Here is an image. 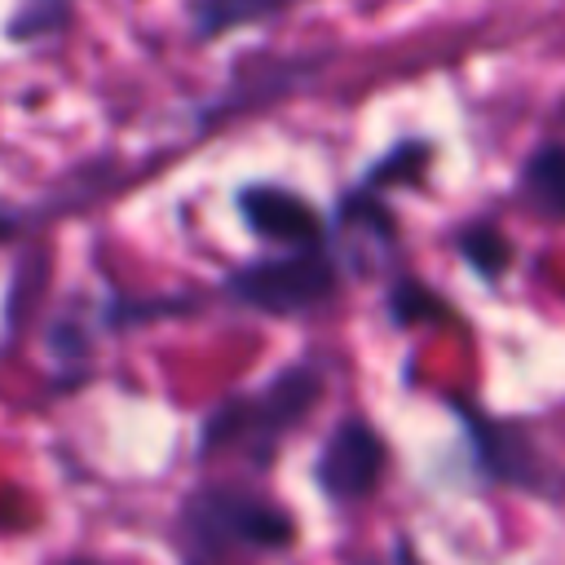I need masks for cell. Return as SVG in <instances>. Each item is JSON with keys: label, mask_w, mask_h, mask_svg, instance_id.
Instances as JSON below:
<instances>
[{"label": "cell", "mask_w": 565, "mask_h": 565, "mask_svg": "<svg viewBox=\"0 0 565 565\" xmlns=\"http://www.w3.org/2000/svg\"><path fill=\"white\" fill-rule=\"evenodd\" d=\"M296 0H190V22L199 40H221L230 31H243L252 22H265L282 13Z\"/></svg>", "instance_id": "obj_8"}, {"label": "cell", "mask_w": 565, "mask_h": 565, "mask_svg": "<svg viewBox=\"0 0 565 565\" xmlns=\"http://www.w3.org/2000/svg\"><path fill=\"white\" fill-rule=\"evenodd\" d=\"M384 309H388V322H393V327L450 322V318H455V305H450V300H441L433 287H424L415 274L393 278V287H388V296H384Z\"/></svg>", "instance_id": "obj_10"}, {"label": "cell", "mask_w": 565, "mask_h": 565, "mask_svg": "<svg viewBox=\"0 0 565 565\" xmlns=\"http://www.w3.org/2000/svg\"><path fill=\"white\" fill-rule=\"evenodd\" d=\"M62 565H102V561H93V556H71V561H62Z\"/></svg>", "instance_id": "obj_13"}, {"label": "cell", "mask_w": 565, "mask_h": 565, "mask_svg": "<svg viewBox=\"0 0 565 565\" xmlns=\"http://www.w3.org/2000/svg\"><path fill=\"white\" fill-rule=\"evenodd\" d=\"M322 393H327V366L318 358H300V362L282 366L278 375H269L260 388L221 397L203 415V424H199L194 455L199 459L234 455L252 472L274 468L287 433L300 419L313 415V406L322 402Z\"/></svg>", "instance_id": "obj_2"}, {"label": "cell", "mask_w": 565, "mask_h": 565, "mask_svg": "<svg viewBox=\"0 0 565 565\" xmlns=\"http://www.w3.org/2000/svg\"><path fill=\"white\" fill-rule=\"evenodd\" d=\"M18 230H22V216L13 207H0V243H9Z\"/></svg>", "instance_id": "obj_12"}, {"label": "cell", "mask_w": 565, "mask_h": 565, "mask_svg": "<svg viewBox=\"0 0 565 565\" xmlns=\"http://www.w3.org/2000/svg\"><path fill=\"white\" fill-rule=\"evenodd\" d=\"M455 247H459V260H463L477 278H486V282H499V278L508 274L512 256H516L512 243L503 238V230L490 225V221H472V225H463L459 238H455Z\"/></svg>", "instance_id": "obj_9"}, {"label": "cell", "mask_w": 565, "mask_h": 565, "mask_svg": "<svg viewBox=\"0 0 565 565\" xmlns=\"http://www.w3.org/2000/svg\"><path fill=\"white\" fill-rule=\"evenodd\" d=\"M446 406L455 411V419L472 446V463L486 481L516 486V490H547L543 450L521 419H499L468 397H446Z\"/></svg>", "instance_id": "obj_4"}, {"label": "cell", "mask_w": 565, "mask_h": 565, "mask_svg": "<svg viewBox=\"0 0 565 565\" xmlns=\"http://www.w3.org/2000/svg\"><path fill=\"white\" fill-rule=\"evenodd\" d=\"M181 565H260L296 547V516L247 486L203 481L177 508Z\"/></svg>", "instance_id": "obj_1"}, {"label": "cell", "mask_w": 565, "mask_h": 565, "mask_svg": "<svg viewBox=\"0 0 565 565\" xmlns=\"http://www.w3.org/2000/svg\"><path fill=\"white\" fill-rule=\"evenodd\" d=\"M340 260L335 243L313 247H278L274 256H256L225 274V296L265 318H305L335 300Z\"/></svg>", "instance_id": "obj_3"}, {"label": "cell", "mask_w": 565, "mask_h": 565, "mask_svg": "<svg viewBox=\"0 0 565 565\" xmlns=\"http://www.w3.org/2000/svg\"><path fill=\"white\" fill-rule=\"evenodd\" d=\"M384 472H388V441L362 415H344L327 433V441L318 446V459H313V481L331 503L371 499L380 490Z\"/></svg>", "instance_id": "obj_5"}, {"label": "cell", "mask_w": 565, "mask_h": 565, "mask_svg": "<svg viewBox=\"0 0 565 565\" xmlns=\"http://www.w3.org/2000/svg\"><path fill=\"white\" fill-rule=\"evenodd\" d=\"M358 565H380V561H358Z\"/></svg>", "instance_id": "obj_14"}, {"label": "cell", "mask_w": 565, "mask_h": 565, "mask_svg": "<svg viewBox=\"0 0 565 565\" xmlns=\"http://www.w3.org/2000/svg\"><path fill=\"white\" fill-rule=\"evenodd\" d=\"M521 203L543 221H565V141H543L521 163Z\"/></svg>", "instance_id": "obj_7"}, {"label": "cell", "mask_w": 565, "mask_h": 565, "mask_svg": "<svg viewBox=\"0 0 565 565\" xmlns=\"http://www.w3.org/2000/svg\"><path fill=\"white\" fill-rule=\"evenodd\" d=\"M428 159H433V150H428V141H397L388 154H380L366 172H362V181L358 185H366V190H388V185H406V181H419V172L428 168Z\"/></svg>", "instance_id": "obj_11"}, {"label": "cell", "mask_w": 565, "mask_h": 565, "mask_svg": "<svg viewBox=\"0 0 565 565\" xmlns=\"http://www.w3.org/2000/svg\"><path fill=\"white\" fill-rule=\"evenodd\" d=\"M234 207H238V221L269 247H313V243H327L331 230L322 221V212L287 190V185H274V181H252L234 194Z\"/></svg>", "instance_id": "obj_6"}]
</instances>
